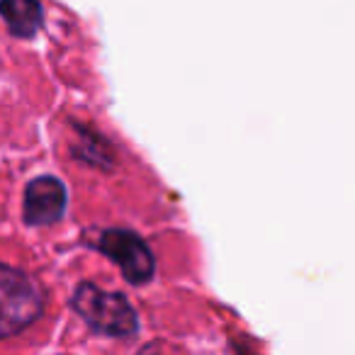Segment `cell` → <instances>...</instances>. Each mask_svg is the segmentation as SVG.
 <instances>
[{
    "label": "cell",
    "instance_id": "cell-1",
    "mask_svg": "<svg viewBox=\"0 0 355 355\" xmlns=\"http://www.w3.org/2000/svg\"><path fill=\"white\" fill-rule=\"evenodd\" d=\"M73 311L100 336L132 338L139 331L137 309L119 292H107L93 282H80L71 297Z\"/></svg>",
    "mask_w": 355,
    "mask_h": 355
},
{
    "label": "cell",
    "instance_id": "cell-2",
    "mask_svg": "<svg viewBox=\"0 0 355 355\" xmlns=\"http://www.w3.org/2000/svg\"><path fill=\"white\" fill-rule=\"evenodd\" d=\"M44 311V290L27 272L0 263V338L27 331Z\"/></svg>",
    "mask_w": 355,
    "mask_h": 355
},
{
    "label": "cell",
    "instance_id": "cell-3",
    "mask_svg": "<svg viewBox=\"0 0 355 355\" xmlns=\"http://www.w3.org/2000/svg\"><path fill=\"white\" fill-rule=\"evenodd\" d=\"M98 248L117 263L122 277L132 285H146L156 272V258L141 236L127 229H107L100 234Z\"/></svg>",
    "mask_w": 355,
    "mask_h": 355
},
{
    "label": "cell",
    "instance_id": "cell-4",
    "mask_svg": "<svg viewBox=\"0 0 355 355\" xmlns=\"http://www.w3.org/2000/svg\"><path fill=\"white\" fill-rule=\"evenodd\" d=\"M69 190L56 175H40L30 180L22 202V217L30 227H49L56 224L66 212Z\"/></svg>",
    "mask_w": 355,
    "mask_h": 355
},
{
    "label": "cell",
    "instance_id": "cell-5",
    "mask_svg": "<svg viewBox=\"0 0 355 355\" xmlns=\"http://www.w3.org/2000/svg\"><path fill=\"white\" fill-rule=\"evenodd\" d=\"M0 17L6 20L10 35L30 40L42 27V0H0Z\"/></svg>",
    "mask_w": 355,
    "mask_h": 355
}]
</instances>
